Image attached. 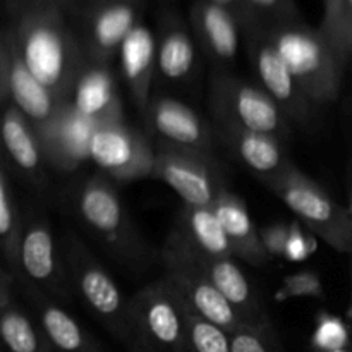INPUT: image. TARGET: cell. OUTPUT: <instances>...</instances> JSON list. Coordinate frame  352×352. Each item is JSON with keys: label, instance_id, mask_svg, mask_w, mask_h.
<instances>
[{"label": "cell", "instance_id": "14", "mask_svg": "<svg viewBox=\"0 0 352 352\" xmlns=\"http://www.w3.org/2000/svg\"><path fill=\"white\" fill-rule=\"evenodd\" d=\"M100 124L65 100L54 119L38 133L47 164L65 174L78 170L89 160V148Z\"/></svg>", "mask_w": 352, "mask_h": 352}, {"label": "cell", "instance_id": "4", "mask_svg": "<svg viewBox=\"0 0 352 352\" xmlns=\"http://www.w3.org/2000/svg\"><path fill=\"white\" fill-rule=\"evenodd\" d=\"M127 352H188L186 305L164 277L129 298Z\"/></svg>", "mask_w": 352, "mask_h": 352}, {"label": "cell", "instance_id": "3", "mask_svg": "<svg viewBox=\"0 0 352 352\" xmlns=\"http://www.w3.org/2000/svg\"><path fill=\"white\" fill-rule=\"evenodd\" d=\"M261 31L315 105H325L339 96L346 67L318 26L296 19Z\"/></svg>", "mask_w": 352, "mask_h": 352}, {"label": "cell", "instance_id": "8", "mask_svg": "<svg viewBox=\"0 0 352 352\" xmlns=\"http://www.w3.org/2000/svg\"><path fill=\"white\" fill-rule=\"evenodd\" d=\"M160 258L164 263V278L195 315L222 327L230 333L239 327L248 325L206 277L182 241L172 232L165 241Z\"/></svg>", "mask_w": 352, "mask_h": 352}, {"label": "cell", "instance_id": "17", "mask_svg": "<svg viewBox=\"0 0 352 352\" xmlns=\"http://www.w3.org/2000/svg\"><path fill=\"white\" fill-rule=\"evenodd\" d=\"M213 129L217 140L263 184L277 179L291 165L277 136L223 122H213Z\"/></svg>", "mask_w": 352, "mask_h": 352}, {"label": "cell", "instance_id": "20", "mask_svg": "<svg viewBox=\"0 0 352 352\" xmlns=\"http://www.w3.org/2000/svg\"><path fill=\"white\" fill-rule=\"evenodd\" d=\"M189 253L195 258L196 263L203 268L206 277H208L210 280L213 282V285L222 292L223 298L232 305V308L239 313L241 318H243L248 325H261V323L272 322V318L268 316L267 308H265V305L261 302V299L258 298L251 280L246 277V274L241 270L239 265L236 263V258H208L201 256V254H196L195 251L191 250H189Z\"/></svg>", "mask_w": 352, "mask_h": 352}, {"label": "cell", "instance_id": "35", "mask_svg": "<svg viewBox=\"0 0 352 352\" xmlns=\"http://www.w3.org/2000/svg\"><path fill=\"white\" fill-rule=\"evenodd\" d=\"M292 223L275 222L260 229L261 244L270 256V260H284L285 248H287L289 236H291Z\"/></svg>", "mask_w": 352, "mask_h": 352}, {"label": "cell", "instance_id": "22", "mask_svg": "<svg viewBox=\"0 0 352 352\" xmlns=\"http://www.w3.org/2000/svg\"><path fill=\"white\" fill-rule=\"evenodd\" d=\"M191 24L199 47L213 64L226 65L236 58L243 28L232 10L212 0H196Z\"/></svg>", "mask_w": 352, "mask_h": 352}, {"label": "cell", "instance_id": "25", "mask_svg": "<svg viewBox=\"0 0 352 352\" xmlns=\"http://www.w3.org/2000/svg\"><path fill=\"white\" fill-rule=\"evenodd\" d=\"M2 141L6 160L26 181L43 184V168L47 164L40 136L33 124L14 105H3Z\"/></svg>", "mask_w": 352, "mask_h": 352}, {"label": "cell", "instance_id": "18", "mask_svg": "<svg viewBox=\"0 0 352 352\" xmlns=\"http://www.w3.org/2000/svg\"><path fill=\"white\" fill-rule=\"evenodd\" d=\"M17 284L55 352H107L64 305L33 285L23 282Z\"/></svg>", "mask_w": 352, "mask_h": 352}, {"label": "cell", "instance_id": "42", "mask_svg": "<svg viewBox=\"0 0 352 352\" xmlns=\"http://www.w3.org/2000/svg\"><path fill=\"white\" fill-rule=\"evenodd\" d=\"M69 2L74 3V2H82V0H64V3H69Z\"/></svg>", "mask_w": 352, "mask_h": 352}, {"label": "cell", "instance_id": "5", "mask_svg": "<svg viewBox=\"0 0 352 352\" xmlns=\"http://www.w3.org/2000/svg\"><path fill=\"white\" fill-rule=\"evenodd\" d=\"M62 253L74 294L88 311L120 342H126L129 330V298L96 260L88 246L72 230L60 237Z\"/></svg>", "mask_w": 352, "mask_h": 352}, {"label": "cell", "instance_id": "43", "mask_svg": "<svg viewBox=\"0 0 352 352\" xmlns=\"http://www.w3.org/2000/svg\"><path fill=\"white\" fill-rule=\"evenodd\" d=\"M349 212H351V217H352V191H351V205H349Z\"/></svg>", "mask_w": 352, "mask_h": 352}, {"label": "cell", "instance_id": "29", "mask_svg": "<svg viewBox=\"0 0 352 352\" xmlns=\"http://www.w3.org/2000/svg\"><path fill=\"white\" fill-rule=\"evenodd\" d=\"M236 17L246 33L302 19L296 0H239Z\"/></svg>", "mask_w": 352, "mask_h": 352}, {"label": "cell", "instance_id": "41", "mask_svg": "<svg viewBox=\"0 0 352 352\" xmlns=\"http://www.w3.org/2000/svg\"><path fill=\"white\" fill-rule=\"evenodd\" d=\"M329 352H352L351 349H339V351H329Z\"/></svg>", "mask_w": 352, "mask_h": 352}, {"label": "cell", "instance_id": "38", "mask_svg": "<svg viewBox=\"0 0 352 352\" xmlns=\"http://www.w3.org/2000/svg\"><path fill=\"white\" fill-rule=\"evenodd\" d=\"M24 2V9H30V7H36V6H47V3H62L64 6V0H23Z\"/></svg>", "mask_w": 352, "mask_h": 352}, {"label": "cell", "instance_id": "6", "mask_svg": "<svg viewBox=\"0 0 352 352\" xmlns=\"http://www.w3.org/2000/svg\"><path fill=\"white\" fill-rule=\"evenodd\" d=\"M268 189L298 217L299 222L339 253H352V217L318 182L289 165Z\"/></svg>", "mask_w": 352, "mask_h": 352}, {"label": "cell", "instance_id": "33", "mask_svg": "<svg viewBox=\"0 0 352 352\" xmlns=\"http://www.w3.org/2000/svg\"><path fill=\"white\" fill-rule=\"evenodd\" d=\"M323 296L325 294H323V284L320 275L311 270H299L284 278L280 289L275 294V299L282 302L294 298L323 299Z\"/></svg>", "mask_w": 352, "mask_h": 352}, {"label": "cell", "instance_id": "24", "mask_svg": "<svg viewBox=\"0 0 352 352\" xmlns=\"http://www.w3.org/2000/svg\"><path fill=\"white\" fill-rule=\"evenodd\" d=\"M212 208L229 237L234 256L251 267H265L270 261V256L261 244L260 229L254 226L246 203L227 186H223Z\"/></svg>", "mask_w": 352, "mask_h": 352}, {"label": "cell", "instance_id": "26", "mask_svg": "<svg viewBox=\"0 0 352 352\" xmlns=\"http://www.w3.org/2000/svg\"><path fill=\"white\" fill-rule=\"evenodd\" d=\"M196 43L181 16L165 12L157 33V74L168 85H181L196 69Z\"/></svg>", "mask_w": 352, "mask_h": 352}, {"label": "cell", "instance_id": "11", "mask_svg": "<svg viewBox=\"0 0 352 352\" xmlns=\"http://www.w3.org/2000/svg\"><path fill=\"white\" fill-rule=\"evenodd\" d=\"M0 95L3 105H14L40 133L57 113L65 100L52 93L21 57L12 28L0 43Z\"/></svg>", "mask_w": 352, "mask_h": 352}, {"label": "cell", "instance_id": "30", "mask_svg": "<svg viewBox=\"0 0 352 352\" xmlns=\"http://www.w3.org/2000/svg\"><path fill=\"white\" fill-rule=\"evenodd\" d=\"M186 347L188 352H232V340L230 332L195 315L186 306Z\"/></svg>", "mask_w": 352, "mask_h": 352}, {"label": "cell", "instance_id": "36", "mask_svg": "<svg viewBox=\"0 0 352 352\" xmlns=\"http://www.w3.org/2000/svg\"><path fill=\"white\" fill-rule=\"evenodd\" d=\"M316 250H318V244H316L315 234L309 232L308 229L302 230L301 227L292 223L291 236H289L287 248H285L284 260L298 263V261L308 260Z\"/></svg>", "mask_w": 352, "mask_h": 352}, {"label": "cell", "instance_id": "9", "mask_svg": "<svg viewBox=\"0 0 352 352\" xmlns=\"http://www.w3.org/2000/svg\"><path fill=\"white\" fill-rule=\"evenodd\" d=\"M210 110L213 122L232 124L278 140L291 133V122L260 86L226 71H217L210 82Z\"/></svg>", "mask_w": 352, "mask_h": 352}, {"label": "cell", "instance_id": "40", "mask_svg": "<svg viewBox=\"0 0 352 352\" xmlns=\"http://www.w3.org/2000/svg\"><path fill=\"white\" fill-rule=\"evenodd\" d=\"M349 327H351V332H352V299H351V309H349Z\"/></svg>", "mask_w": 352, "mask_h": 352}, {"label": "cell", "instance_id": "10", "mask_svg": "<svg viewBox=\"0 0 352 352\" xmlns=\"http://www.w3.org/2000/svg\"><path fill=\"white\" fill-rule=\"evenodd\" d=\"M151 179L167 184L189 206H212L226 186L213 155L157 143Z\"/></svg>", "mask_w": 352, "mask_h": 352}, {"label": "cell", "instance_id": "39", "mask_svg": "<svg viewBox=\"0 0 352 352\" xmlns=\"http://www.w3.org/2000/svg\"><path fill=\"white\" fill-rule=\"evenodd\" d=\"M212 2L219 3V6L226 7V9L232 10L234 14L237 12V7H239V0H212Z\"/></svg>", "mask_w": 352, "mask_h": 352}, {"label": "cell", "instance_id": "1", "mask_svg": "<svg viewBox=\"0 0 352 352\" xmlns=\"http://www.w3.org/2000/svg\"><path fill=\"white\" fill-rule=\"evenodd\" d=\"M12 31L30 71L60 100L71 98L76 76L88 55L65 23L62 3L21 10Z\"/></svg>", "mask_w": 352, "mask_h": 352}, {"label": "cell", "instance_id": "16", "mask_svg": "<svg viewBox=\"0 0 352 352\" xmlns=\"http://www.w3.org/2000/svg\"><path fill=\"white\" fill-rule=\"evenodd\" d=\"M141 21V0H98L86 14V55L112 64Z\"/></svg>", "mask_w": 352, "mask_h": 352}, {"label": "cell", "instance_id": "7", "mask_svg": "<svg viewBox=\"0 0 352 352\" xmlns=\"http://www.w3.org/2000/svg\"><path fill=\"white\" fill-rule=\"evenodd\" d=\"M14 275L17 282L40 289L64 306L74 299L62 244L43 213L33 210L24 215Z\"/></svg>", "mask_w": 352, "mask_h": 352}, {"label": "cell", "instance_id": "23", "mask_svg": "<svg viewBox=\"0 0 352 352\" xmlns=\"http://www.w3.org/2000/svg\"><path fill=\"white\" fill-rule=\"evenodd\" d=\"M117 58L131 98L143 113L151 100V86L157 76V34L140 21L122 43Z\"/></svg>", "mask_w": 352, "mask_h": 352}, {"label": "cell", "instance_id": "13", "mask_svg": "<svg viewBox=\"0 0 352 352\" xmlns=\"http://www.w3.org/2000/svg\"><path fill=\"white\" fill-rule=\"evenodd\" d=\"M248 54L258 86L277 103L285 119L298 126L311 122L316 105L302 91L265 31L256 30L248 33Z\"/></svg>", "mask_w": 352, "mask_h": 352}, {"label": "cell", "instance_id": "12", "mask_svg": "<svg viewBox=\"0 0 352 352\" xmlns=\"http://www.w3.org/2000/svg\"><path fill=\"white\" fill-rule=\"evenodd\" d=\"M89 160L105 177L117 182H133L151 177L155 148L143 133L126 120L100 124L89 148Z\"/></svg>", "mask_w": 352, "mask_h": 352}, {"label": "cell", "instance_id": "21", "mask_svg": "<svg viewBox=\"0 0 352 352\" xmlns=\"http://www.w3.org/2000/svg\"><path fill=\"white\" fill-rule=\"evenodd\" d=\"M16 275L3 265L0 275V339L6 352H55L33 313L17 302Z\"/></svg>", "mask_w": 352, "mask_h": 352}, {"label": "cell", "instance_id": "31", "mask_svg": "<svg viewBox=\"0 0 352 352\" xmlns=\"http://www.w3.org/2000/svg\"><path fill=\"white\" fill-rule=\"evenodd\" d=\"M351 333V327L342 318L322 309L315 320V330L311 333V347L315 352L349 349Z\"/></svg>", "mask_w": 352, "mask_h": 352}, {"label": "cell", "instance_id": "37", "mask_svg": "<svg viewBox=\"0 0 352 352\" xmlns=\"http://www.w3.org/2000/svg\"><path fill=\"white\" fill-rule=\"evenodd\" d=\"M342 3L344 0H323V17L318 26L322 33H327L332 28V24L336 23L340 9H342Z\"/></svg>", "mask_w": 352, "mask_h": 352}, {"label": "cell", "instance_id": "15", "mask_svg": "<svg viewBox=\"0 0 352 352\" xmlns=\"http://www.w3.org/2000/svg\"><path fill=\"white\" fill-rule=\"evenodd\" d=\"M157 143L212 155L217 140L213 124L203 120L189 105L170 96H151L143 112Z\"/></svg>", "mask_w": 352, "mask_h": 352}, {"label": "cell", "instance_id": "27", "mask_svg": "<svg viewBox=\"0 0 352 352\" xmlns=\"http://www.w3.org/2000/svg\"><path fill=\"white\" fill-rule=\"evenodd\" d=\"M172 232L196 254L208 258H236L229 237L212 206L184 205Z\"/></svg>", "mask_w": 352, "mask_h": 352}, {"label": "cell", "instance_id": "32", "mask_svg": "<svg viewBox=\"0 0 352 352\" xmlns=\"http://www.w3.org/2000/svg\"><path fill=\"white\" fill-rule=\"evenodd\" d=\"M232 352H285L274 323L243 325L230 333Z\"/></svg>", "mask_w": 352, "mask_h": 352}, {"label": "cell", "instance_id": "2", "mask_svg": "<svg viewBox=\"0 0 352 352\" xmlns=\"http://www.w3.org/2000/svg\"><path fill=\"white\" fill-rule=\"evenodd\" d=\"M72 206L81 222L127 267L141 270L153 261V250L109 177L98 174L82 181L72 196Z\"/></svg>", "mask_w": 352, "mask_h": 352}, {"label": "cell", "instance_id": "34", "mask_svg": "<svg viewBox=\"0 0 352 352\" xmlns=\"http://www.w3.org/2000/svg\"><path fill=\"white\" fill-rule=\"evenodd\" d=\"M323 34L330 41L339 60L346 67L352 57V0H344L342 9L337 16L336 23Z\"/></svg>", "mask_w": 352, "mask_h": 352}, {"label": "cell", "instance_id": "28", "mask_svg": "<svg viewBox=\"0 0 352 352\" xmlns=\"http://www.w3.org/2000/svg\"><path fill=\"white\" fill-rule=\"evenodd\" d=\"M9 167V162L3 158L0 167V250L3 254V265L16 272L17 253L24 229V213L17 203Z\"/></svg>", "mask_w": 352, "mask_h": 352}, {"label": "cell", "instance_id": "19", "mask_svg": "<svg viewBox=\"0 0 352 352\" xmlns=\"http://www.w3.org/2000/svg\"><path fill=\"white\" fill-rule=\"evenodd\" d=\"M69 100L79 112L102 124L124 120L116 74L112 65L105 62L86 57L76 76Z\"/></svg>", "mask_w": 352, "mask_h": 352}]
</instances>
